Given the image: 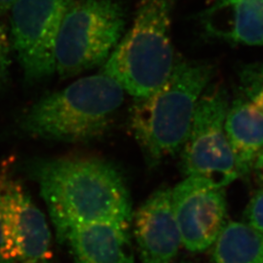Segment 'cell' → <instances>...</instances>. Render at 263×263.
Returning a JSON list of instances; mask_svg holds the SVG:
<instances>
[{"label":"cell","mask_w":263,"mask_h":263,"mask_svg":"<svg viewBox=\"0 0 263 263\" xmlns=\"http://www.w3.org/2000/svg\"><path fill=\"white\" fill-rule=\"evenodd\" d=\"M0 197L13 263H52V241L47 220L27 188L9 170L0 171Z\"/></svg>","instance_id":"9c48e42d"},{"label":"cell","mask_w":263,"mask_h":263,"mask_svg":"<svg viewBox=\"0 0 263 263\" xmlns=\"http://www.w3.org/2000/svg\"><path fill=\"white\" fill-rule=\"evenodd\" d=\"M229 100L221 85H209L201 96L186 140L180 149L185 176L226 187L240 178L226 132Z\"/></svg>","instance_id":"8992f818"},{"label":"cell","mask_w":263,"mask_h":263,"mask_svg":"<svg viewBox=\"0 0 263 263\" xmlns=\"http://www.w3.org/2000/svg\"><path fill=\"white\" fill-rule=\"evenodd\" d=\"M244 216L245 222L263 233V190L257 191L250 200Z\"/></svg>","instance_id":"2e32d148"},{"label":"cell","mask_w":263,"mask_h":263,"mask_svg":"<svg viewBox=\"0 0 263 263\" xmlns=\"http://www.w3.org/2000/svg\"><path fill=\"white\" fill-rule=\"evenodd\" d=\"M176 0H140L131 28L102 66L136 100L148 97L169 77L176 60L172 19Z\"/></svg>","instance_id":"277c9868"},{"label":"cell","mask_w":263,"mask_h":263,"mask_svg":"<svg viewBox=\"0 0 263 263\" xmlns=\"http://www.w3.org/2000/svg\"><path fill=\"white\" fill-rule=\"evenodd\" d=\"M13 252L10 244L6 218L0 197V263H13Z\"/></svg>","instance_id":"ac0fdd59"},{"label":"cell","mask_w":263,"mask_h":263,"mask_svg":"<svg viewBox=\"0 0 263 263\" xmlns=\"http://www.w3.org/2000/svg\"><path fill=\"white\" fill-rule=\"evenodd\" d=\"M17 0H0V16L9 12Z\"/></svg>","instance_id":"ffe728a7"},{"label":"cell","mask_w":263,"mask_h":263,"mask_svg":"<svg viewBox=\"0 0 263 263\" xmlns=\"http://www.w3.org/2000/svg\"><path fill=\"white\" fill-rule=\"evenodd\" d=\"M72 0H17L11 8L12 44L25 80L43 81L56 72L62 22Z\"/></svg>","instance_id":"52a82bcc"},{"label":"cell","mask_w":263,"mask_h":263,"mask_svg":"<svg viewBox=\"0 0 263 263\" xmlns=\"http://www.w3.org/2000/svg\"><path fill=\"white\" fill-rule=\"evenodd\" d=\"M25 171L37 183L60 243L77 226H130V192L121 171L111 162L87 155L38 158L27 162Z\"/></svg>","instance_id":"6da1fadb"},{"label":"cell","mask_w":263,"mask_h":263,"mask_svg":"<svg viewBox=\"0 0 263 263\" xmlns=\"http://www.w3.org/2000/svg\"><path fill=\"white\" fill-rule=\"evenodd\" d=\"M212 263H263V233L241 221H227L213 244Z\"/></svg>","instance_id":"5bb4252c"},{"label":"cell","mask_w":263,"mask_h":263,"mask_svg":"<svg viewBox=\"0 0 263 263\" xmlns=\"http://www.w3.org/2000/svg\"><path fill=\"white\" fill-rule=\"evenodd\" d=\"M253 171L257 180L263 185V151L255 160Z\"/></svg>","instance_id":"d6986e66"},{"label":"cell","mask_w":263,"mask_h":263,"mask_svg":"<svg viewBox=\"0 0 263 263\" xmlns=\"http://www.w3.org/2000/svg\"><path fill=\"white\" fill-rule=\"evenodd\" d=\"M125 33V12L114 0H72L62 22L56 71L67 78L102 66Z\"/></svg>","instance_id":"5b68a950"},{"label":"cell","mask_w":263,"mask_h":263,"mask_svg":"<svg viewBox=\"0 0 263 263\" xmlns=\"http://www.w3.org/2000/svg\"><path fill=\"white\" fill-rule=\"evenodd\" d=\"M226 132L240 177L247 178L263 151V114L244 97L229 104Z\"/></svg>","instance_id":"4fadbf2b"},{"label":"cell","mask_w":263,"mask_h":263,"mask_svg":"<svg viewBox=\"0 0 263 263\" xmlns=\"http://www.w3.org/2000/svg\"><path fill=\"white\" fill-rule=\"evenodd\" d=\"M238 78L243 97L263 114V62L241 66Z\"/></svg>","instance_id":"9a60e30c"},{"label":"cell","mask_w":263,"mask_h":263,"mask_svg":"<svg viewBox=\"0 0 263 263\" xmlns=\"http://www.w3.org/2000/svg\"><path fill=\"white\" fill-rule=\"evenodd\" d=\"M125 91L100 72L41 97L19 119L21 131L36 139L83 143L103 138L124 102Z\"/></svg>","instance_id":"3957f363"},{"label":"cell","mask_w":263,"mask_h":263,"mask_svg":"<svg viewBox=\"0 0 263 263\" xmlns=\"http://www.w3.org/2000/svg\"><path fill=\"white\" fill-rule=\"evenodd\" d=\"M128 224L99 222L72 228L62 243L74 263H136Z\"/></svg>","instance_id":"7c38bea8"},{"label":"cell","mask_w":263,"mask_h":263,"mask_svg":"<svg viewBox=\"0 0 263 263\" xmlns=\"http://www.w3.org/2000/svg\"><path fill=\"white\" fill-rule=\"evenodd\" d=\"M200 22L209 35L237 45H263V0H216Z\"/></svg>","instance_id":"8fae6325"},{"label":"cell","mask_w":263,"mask_h":263,"mask_svg":"<svg viewBox=\"0 0 263 263\" xmlns=\"http://www.w3.org/2000/svg\"><path fill=\"white\" fill-rule=\"evenodd\" d=\"M181 263H199L197 261H183V262Z\"/></svg>","instance_id":"44dd1931"},{"label":"cell","mask_w":263,"mask_h":263,"mask_svg":"<svg viewBox=\"0 0 263 263\" xmlns=\"http://www.w3.org/2000/svg\"><path fill=\"white\" fill-rule=\"evenodd\" d=\"M214 71L207 62L179 59L157 90L136 100L130 128L149 167L180 151Z\"/></svg>","instance_id":"7a4b0ae2"},{"label":"cell","mask_w":263,"mask_h":263,"mask_svg":"<svg viewBox=\"0 0 263 263\" xmlns=\"http://www.w3.org/2000/svg\"><path fill=\"white\" fill-rule=\"evenodd\" d=\"M11 41L3 24L0 23V89L7 83L11 66Z\"/></svg>","instance_id":"e0dca14e"},{"label":"cell","mask_w":263,"mask_h":263,"mask_svg":"<svg viewBox=\"0 0 263 263\" xmlns=\"http://www.w3.org/2000/svg\"><path fill=\"white\" fill-rule=\"evenodd\" d=\"M172 204L183 246L193 253L211 248L227 222L226 187L187 177L172 189Z\"/></svg>","instance_id":"ba28073f"},{"label":"cell","mask_w":263,"mask_h":263,"mask_svg":"<svg viewBox=\"0 0 263 263\" xmlns=\"http://www.w3.org/2000/svg\"><path fill=\"white\" fill-rule=\"evenodd\" d=\"M133 216L141 263H173L182 242L172 204V189L154 191Z\"/></svg>","instance_id":"30bf717a"}]
</instances>
